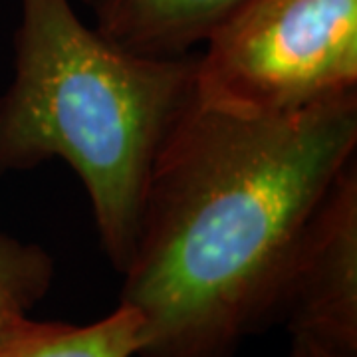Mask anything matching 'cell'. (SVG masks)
I'll return each instance as SVG.
<instances>
[{
  "label": "cell",
  "instance_id": "obj_1",
  "mask_svg": "<svg viewBox=\"0 0 357 357\" xmlns=\"http://www.w3.org/2000/svg\"><path fill=\"white\" fill-rule=\"evenodd\" d=\"M354 157L357 93L262 117L197 100L155 161L121 274L137 357H234L278 326L307 218Z\"/></svg>",
  "mask_w": 357,
  "mask_h": 357
},
{
  "label": "cell",
  "instance_id": "obj_2",
  "mask_svg": "<svg viewBox=\"0 0 357 357\" xmlns=\"http://www.w3.org/2000/svg\"><path fill=\"white\" fill-rule=\"evenodd\" d=\"M197 60L121 50L70 0H20L13 79L0 93V178L68 163L102 250L123 274L155 161L199 100Z\"/></svg>",
  "mask_w": 357,
  "mask_h": 357
},
{
  "label": "cell",
  "instance_id": "obj_3",
  "mask_svg": "<svg viewBox=\"0 0 357 357\" xmlns=\"http://www.w3.org/2000/svg\"><path fill=\"white\" fill-rule=\"evenodd\" d=\"M197 98L262 117L357 93V0H244L197 54Z\"/></svg>",
  "mask_w": 357,
  "mask_h": 357
},
{
  "label": "cell",
  "instance_id": "obj_4",
  "mask_svg": "<svg viewBox=\"0 0 357 357\" xmlns=\"http://www.w3.org/2000/svg\"><path fill=\"white\" fill-rule=\"evenodd\" d=\"M278 326L332 354L357 357V157L335 175L307 218Z\"/></svg>",
  "mask_w": 357,
  "mask_h": 357
},
{
  "label": "cell",
  "instance_id": "obj_5",
  "mask_svg": "<svg viewBox=\"0 0 357 357\" xmlns=\"http://www.w3.org/2000/svg\"><path fill=\"white\" fill-rule=\"evenodd\" d=\"M93 28L121 50L145 58H183L244 0H79Z\"/></svg>",
  "mask_w": 357,
  "mask_h": 357
},
{
  "label": "cell",
  "instance_id": "obj_6",
  "mask_svg": "<svg viewBox=\"0 0 357 357\" xmlns=\"http://www.w3.org/2000/svg\"><path fill=\"white\" fill-rule=\"evenodd\" d=\"M141 344V316L123 304L86 326L30 316L0 326V357H137Z\"/></svg>",
  "mask_w": 357,
  "mask_h": 357
},
{
  "label": "cell",
  "instance_id": "obj_7",
  "mask_svg": "<svg viewBox=\"0 0 357 357\" xmlns=\"http://www.w3.org/2000/svg\"><path fill=\"white\" fill-rule=\"evenodd\" d=\"M54 258L36 243L0 232V326L30 312L48 296Z\"/></svg>",
  "mask_w": 357,
  "mask_h": 357
},
{
  "label": "cell",
  "instance_id": "obj_8",
  "mask_svg": "<svg viewBox=\"0 0 357 357\" xmlns=\"http://www.w3.org/2000/svg\"><path fill=\"white\" fill-rule=\"evenodd\" d=\"M288 357H342L337 354H332L319 345L307 342L304 337H292V344H290V354Z\"/></svg>",
  "mask_w": 357,
  "mask_h": 357
}]
</instances>
